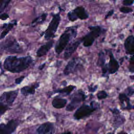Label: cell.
<instances>
[{
  "mask_svg": "<svg viewBox=\"0 0 134 134\" xmlns=\"http://www.w3.org/2000/svg\"><path fill=\"white\" fill-rule=\"evenodd\" d=\"M33 62L31 57H18L15 55L7 57L3 63L4 68L11 73H20L28 69Z\"/></svg>",
  "mask_w": 134,
  "mask_h": 134,
  "instance_id": "obj_1",
  "label": "cell"
},
{
  "mask_svg": "<svg viewBox=\"0 0 134 134\" xmlns=\"http://www.w3.org/2000/svg\"><path fill=\"white\" fill-rule=\"evenodd\" d=\"M77 35V26L67 27L60 36L55 46V52L60 54L69 44V42Z\"/></svg>",
  "mask_w": 134,
  "mask_h": 134,
  "instance_id": "obj_2",
  "label": "cell"
},
{
  "mask_svg": "<svg viewBox=\"0 0 134 134\" xmlns=\"http://www.w3.org/2000/svg\"><path fill=\"white\" fill-rule=\"evenodd\" d=\"M18 94V90L4 92L0 95V117L9 109Z\"/></svg>",
  "mask_w": 134,
  "mask_h": 134,
  "instance_id": "obj_3",
  "label": "cell"
},
{
  "mask_svg": "<svg viewBox=\"0 0 134 134\" xmlns=\"http://www.w3.org/2000/svg\"><path fill=\"white\" fill-rule=\"evenodd\" d=\"M0 49L10 53H20L23 49L14 37H8L0 43Z\"/></svg>",
  "mask_w": 134,
  "mask_h": 134,
  "instance_id": "obj_4",
  "label": "cell"
},
{
  "mask_svg": "<svg viewBox=\"0 0 134 134\" xmlns=\"http://www.w3.org/2000/svg\"><path fill=\"white\" fill-rule=\"evenodd\" d=\"M88 28L90 31L81 39L83 44L85 47L92 46L95 40L100 36L102 32V28L98 26H90Z\"/></svg>",
  "mask_w": 134,
  "mask_h": 134,
  "instance_id": "obj_5",
  "label": "cell"
},
{
  "mask_svg": "<svg viewBox=\"0 0 134 134\" xmlns=\"http://www.w3.org/2000/svg\"><path fill=\"white\" fill-rule=\"evenodd\" d=\"M61 20V17L59 13L53 15L52 18L50 22L48 27L44 31V39L48 40L51 38H53L55 37V34L57 31L59 25Z\"/></svg>",
  "mask_w": 134,
  "mask_h": 134,
  "instance_id": "obj_6",
  "label": "cell"
},
{
  "mask_svg": "<svg viewBox=\"0 0 134 134\" xmlns=\"http://www.w3.org/2000/svg\"><path fill=\"white\" fill-rule=\"evenodd\" d=\"M93 103L92 102L90 105L83 104L79 107L74 114V118L80 120L90 116L97 109V107L94 106Z\"/></svg>",
  "mask_w": 134,
  "mask_h": 134,
  "instance_id": "obj_7",
  "label": "cell"
},
{
  "mask_svg": "<svg viewBox=\"0 0 134 134\" xmlns=\"http://www.w3.org/2000/svg\"><path fill=\"white\" fill-rule=\"evenodd\" d=\"M86 96L83 91L80 90L74 93L71 97V101L66 107V110L71 111L76 109L80 104L84 101Z\"/></svg>",
  "mask_w": 134,
  "mask_h": 134,
  "instance_id": "obj_8",
  "label": "cell"
},
{
  "mask_svg": "<svg viewBox=\"0 0 134 134\" xmlns=\"http://www.w3.org/2000/svg\"><path fill=\"white\" fill-rule=\"evenodd\" d=\"M109 61L107 64H106L102 67L103 75L106 76L107 74H114L116 72L119 67L118 61L115 59L111 51H109Z\"/></svg>",
  "mask_w": 134,
  "mask_h": 134,
  "instance_id": "obj_9",
  "label": "cell"
},
{
  "mask_svg": "<svg viewBox=\"0 0 134 134\" xmlns=\"http://www.w3.org/2000/svg\"><path fill=\"white\" fill-rule=\"evenodd\" d=\"M19 125V121L16 119H11L7 124H0V134H10L15 132Z\"/></svg>",
  "mask_w": 134,
  "mask_h": 134,
  "instance_id": "obj_10",
  "label": "cell"
},
{
  "mask_svg": "<svg viewBox=\"0 0 134 134\" xmlns=\"http://www.w3.org/2000/svg\"><path fill=\"white\" fill-rule=\"evenodd\" d=\"M80 66V60L77 58H73L65 66L63 70V73L65 75H68L77 71Z\"/></svg>",
  "mask_w": 134,
  "mask_h": 134,
  "instance_id": "obj_11",
  "label": "cell"
},
{
  "mask_svg": "<svg viewBox=\"0 0 134 134\" xmlns=\"http://www.w3.org/2000/svg\"><path fill=\"white\" fill-rule=\"evenodd\" d=\"M82 42V39H79L74 41L70 43L65 48V51L63 54V57L65 60H68L74 52L76 50L77 48Z\"/></svg>",
  "mask_w": 134,
  "mask_h": 134,
  "instance_id": "obj_12",
  "label": "cell"
},
{
  "mask_svg": "<svg viewBox=\"0 0 134 134\" xmlns=\"http://www.w3.org/2000/svg\"><path fill=\"white\" fill-rule=\"evenodd\" d=\"M36 132L40 134H52L55 132L54 124L50 122H46L39 126L36 129Z\"/></svg>",
  "mask_w": 134,
  "mask_h": 134,
  "instance_id": "obj_13",
  "label": "cell"
},
{
  "mask_svg": "<svg viewBox=\"0 0 134 134\" xmlns=\"http://www.w3.org/2000/svg\"><path fill=\"white\" fill-rule=\"evenodd\" d=\"M54 40H50L45 44L40 47L36 51V55L38 57H41L47 54L48 51L52 48L54 44Z\"/></svg>",
  "mask_w": 134,
  "mask_h": 134,
  "instance_id": "obj_14",
  "label": "cell"
},
{
  "mask_svg": "<svg viewBox=\"0 0 134 134\" xmlns=\"http://www.w3.org/2000/svg\"><path fill=\"white\" fill-rule=\"evenodd\" d=\"M125 49L127 54L132 55L134 53V36H129L125 41Z\"/></svg>",
  "mask_w": 134,
  "mask_h": 134,
  "instance_id": "obj_15",
  "label": "cell"
},
{
  "mask_svg": "<svg viewBox=\"0 0 134 134\" xmlns=\"http://www.w3.org/2000/svg\"><path fill=\"white\" fill-rule=\"evenodd\" d=\"M39 86V83H35L32 85L23 87L20 89V92L21 94L25 96H27L29 95H34L36 92V89Z\"/></svg>",
  "mask_w": 134,
  "mask_h": 134,
  "instance_id": "obj_16",
  "label": "cell"
},
{
  "mask_svg": "<svg viewBox=\"0 0 134 134\" xmlns=\"http://www.w3.org/2000/svg\"><path fill=\"white\" fill-rule=\"evenodd\" d=\"M119 99L121 103V107L122 109H131L133 108L130 103V99L126 94L120 93L119 95Z\"/></svg>",
  "mask_w": 134,
  "mask_h": 134,
  "instance_id": "obj_17",
  "label": "cell"
},
{
  "mask_svg": "<svg viewBox=\"0 0 134 134\" xmlns=\"http://www.w3.org/2000/svg\"><path fill=\"white\" fill-rule=\"evenodd\" d=\"M17 25V21L14 20L12 22L9 23L8 24H5L3 25L2 28H4L3 31L1 32L0 35V39H4L6 36L9 33V32L12 30L14 26Z\"/></svg>",
  "mask_w": 134,
  "mask_h": 134,
  "instance_id": "obj_18",
  "label": "cell"
},
{
  "mask_svg": "<svg viewBox=\"0 0 134 134\" xmlns=\"http://www.w3.org/2000/svg\"><path fill=\"white\" fill-rule=\"evenodd\" d=\"M73 12L75 14L77 18H79L81 20L86 19L88 17V15L85 10L84 8L82 6H79L75 8Z\"/></svg>",
  "mask_w": 134,
  "mask_h": 134,
  "instance_id": "obj_19",
  "label": "cell"
},
{
  "mask_svg": "<svg viewBox=\"0 0 134 134\" xmlns=\"http://www.w3.org/2000/svg\"><path fill=\"white\" fill-rule=\"evenodd\" d=\"M67 104V99L61 97H55L52 101V106L56 109L64 108Z\"/></svg>",
  "mask_w": 134,
  "mask_h": 134,
  "instance_id": "obj_20",
  "label": "cell"
},
{
  "mask_svg": "<svg viewBox=\"0 0 134 134\" xmlns=\"http://www.w3.org/2000/svg\"><path fill=\"white\" fill-rule=\"evenodd\" d=\"M76 88L75 86L70 85L67 86H65L62 89H57L53 91V93H59L61 94L63 96H68Z\"/></svg>",
  "mask_w": 134,
  "mask_h": 134,
  "instance_id": "obj_21",
  "label": "cell"
},
{
  "mask_svg": "<svg viewBox=\"0 0 134 134\" xmlns=\"http://www.w3.org/2000/svg\"><path fill=\"white\" fill-rule=\"evenodd\" d=\"M47 14L46 13L42 14L40 16H39L36 18L34 20H33V21L31 22V24L33 26H35L38 24H41L43 23L45 21L47 18Z\"/></svg>",
  "mask_w": 134,
  "mask_h": 134,
  "instance_id": "obj_22",
  "label": "cell"
},
{
  "mask_svg": "<svg viewBox=\"0 0 134 134\" xmlns=\"http://www.w3.org/2000/svg\"><path fill=\"white\" fill-rule=\"evenodd\" d=\"M120 113L117 114H114L115 115V119L114 120V125L116 126L117 127H118L120 125L122 124L125 120V119L124 117H122L120 116Z\"/></svg>",
  "mask_w": 134,
  "mask_h": 134,
  "instance_id": "obj_23",
  "label": "cell"
},
{
  "mask_svg": "<svg viewBox=\"0 0 134 134\" xmlns=\"http://www.w3.org/2000/svg\"><path fill=\"white\" fill-rule=\"evenodd\" d=\"M12 0H0V14L7 7Z\"/></svg>",
  "mask_w": 134,
  "mask_h": 134,
  "instance_id": "obj_24",
  "label": "cell"
},
{
  "mask_svg": "<svg viewBox=\"0 0 134 134\" xmlns=\"http://www.w3.org/2000/svg\"><path fill=\"white\" fill-rule=\"evenodd\" d=\"M128 69L131 72L134 73V53L130 58Z\"/></svg>",
  "mask_w": 134,
  "mask_h": 134,
  "instance_id": "obj_25",
  "label": "cell"
},
{
  "mask_svg": "<svg viewBox=\"0 0 134 134\" xmlns=\"http://www.w3.org/2000/svg\"><path fill=\"white\" fill-rule=\"evenodd\" d=\"M107 94L104 91H99L97 93V97L98 99H100V100L106 98L107 97Z\"/></svg>",
  "mask_w": 134,
  "mask_h": 134,
  "instance_id": "obj_26",
  "label": "cell"
},
{
  "mask_svg": "<svg viewBox=\"0 0 134 134\" xmlns=\"http://www.w3.org/2000/svg\"><path fill=\"white\" fill-rule=\"evenodd\" d=\"M67 15H68V19L71 21H74L77 19V17H76V16H75V14L74 13V12H73V10L69 12L68 13Z\"/></svg>",
  "mask_w": 134,
  "mask_h": 134,
  "instance_id": "obj_27",
  "label": "cell"
},
{
  "mask_svg": "<svg viewBox=\"0 0 134 134\" xmlns=\"http://www.w3.org/2000/svg\"><path fill=\"white\" fill-rule=\"evenodd\" d=\"M120 11L124 13H128L131 12L132 11V9L128 7H122L120 8Z\"/></svg>",
  "mask_w": 134,
  "mask_h": 134,
  "instance_id": "obj_28",
  "label": "cell"
},
{
  "mask_svg": "<svg viewBox=\"0 0 134 134\" xmlns=\"http://www.w3.org/2000/svg\"><path fill=\"white\" fill-rule=\"evenodd\" d=\"M125 92L128 96H131L134 94V88H132L131 87H128L125 90Z\"/></svg>",
  "mask_w": 134,
  "mask_h": 134,
  "instance_id": "obj_29",
  "label": "cell"
},
{
  "mask_svg": "<svg viewBox=\"0 0 134 134\" xmlns=\"http://www.w3.org/2000/svg\"><path fill=\"white\" fill-rule=\"evenodd\" d=\"M25 76H21L17 79H15V82L16 84H20L22 81L24 80V79L25 78Z\"/></svg>",
  "mask_w": 134,
  "mask_h": 134,
  "instance_id": "obj_30",
  "label": "cell"
},
{
  "mask_svg": "<svg viewBox=\"0 0 134 134\" xmlns=\"http://www.w3.org/2000/svg\"><path fill=\"white\" fill-rule=\"evenodd\" d=\"M9 18V15L7 13H3L0 15V19L2 20H5Z\"/></svg>",
  "mask_w": 134,
  "mask_h": 134,
  "instance_id": "obj_31",
  "label": "cell"
},
{
  "mask_svg": "<svg viewBox=\"0 0 134 134\" xmlns=\"http://www.w3.org/2000/svg\"><path fill=\"white\" fill-rule=\"evenodd\" d=\"M97 85L93 86V85H90V86H88V91L90 92H94L96 91V90L97 89Z\"/></svg>",
  "mask_w": 134,
  "mask_h": 134,
  "instance_id": "obj_32",
  "label": "cell"
},
{
  "mask_svg": "<svg viewBox=\"0 0 134 134\" xmlns=\"http://www.w3.org/2000/svg\"><path fill=\"white\" fill-rule=\"evenodd\" d=\"M134 2V0H124L123 1V4L124 5L129 6L131 5Z\"/></svg>",
  "mask_w": 134,
  "mask_h": 134,
  "instance_id": "obj_33",
  "label": "cell"
},
{
  "mask_svg": "<svg viewBox=\"0 0 134 134\" xmlns=\"http://www.w3.org/2000/svg\"><path fill=\"white\" fill-rule=\"evenodd\" d=\"M113 13H114V10H113V9L110 10V11L107 13V14L106 15V16H105V19H106V18H107L108 17L111 16L113 14Z\"/></svg>",
  "mask_w": 134,
  "mask_h": 134,
  "instance_id": "obj_34",
  "label": "cell"
},
{
  "mask_svg": "<svg viewBox=\"0 0 134 134\" xmlns=\"http://www.w3.org/2000/svg\"><path fill=\"white\" fill-rule=\"evenodd\" d=\"M45 65H46V63L44 62V63H42V64H41L39 66V70H42L44 68V66H45Z\"/></svg>",
  "mask_w": 134,
  "mask_h": 134,
  "instance_id": "obj_35",
  "label": "cell"
},
{
  "mask_svg": "<svg viewBox=\"0 0 134 134\" xmlns=\"http://www.w3.org/2000/svg\"><path fill=\"white\" fill-rule=\"evenodd\" d=\"M3 73H4V70H3V69H2L1 62H0V76L2 75Z\"/></svg>",
  "mask_w": 134,
  "mask_h": 134,
  "instance_id": "obj_36",
  "label": "cell"
},
{
  "mask_svg": "<svg viewBox=\"0 0 134 134\" xmlns=\"http://www.w3.org/2000/svg\"><path fill=\"white\" fill-rule=\"evenodd\" d=\"M88 1H94V0H88Z\"/></svg>",
  "mask_w": 134,
  "mask_h": 134,
  "instance_id": "obj_37",
  "label": "cell"
},
{
  "mask_svg": "<svg viewBox=\"0 0 134 134\" xmlns=\"http://www.w3.org/2000/svg\"><path fill=\"white\" fill-rule=\"evenodd\" d=\"M133 28H134V26H133Z\"/></svg>",
  "mask_w": 134,
  "mask_h": 134,
  "instance_id": "obj_38",
  "label": "cell"
},
{
  "mask_svg": "<svg viewBox=\"0 0 134 134\" xmlns=\"http://www.w3.org/2000/svg\"><path fill=\"white\" fill-rule=\"evenodd\" d=\"M133 108H134V106H133Z\"/></svg>",
  "mask_w": 134,
  "mask_h": 134,
  "instance_id": "obj_39",
  "label": "cell"
},
{
  "mask_svg": "<svg viewBox=\"0 0 134 134\" xmlns=\"http://www.w3.org/2000/svg\"><path fill=\"white\" fill-rule=\"evenodd\" d=\"M133 15H134V14H133Z\"/></svg>",
  "mask_w": 134,
  "mask_h": 134,
  "instance_id": "obj_40",
  "label": "cell"
}]
</instances>
